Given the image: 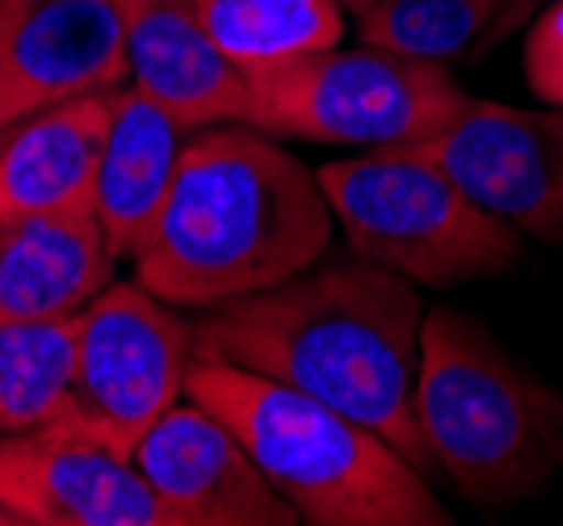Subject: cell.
I'll list each match as a JSON object with an SVG mask.
<instances>
[{"instance_id": "5bb4252c", "label": "cell", "mask_w": 563, "mask_h": 526, "mask_svg": "<svg viewBox=\"0 0 563 526\" xmlns=\"http://www.w3.org/2000/svg\"><path fill=\"white\" fill-rule=\"evenodd\" d=\"M186 140L189 127L173 119L161 101H152L135 85L114 89L93 177V219L114 262L131 257L147 237L173 186Z\"/></svg>"}, {"instance_id": "9c48e42d", "label": "cell", "mask_w": 563, "mask_h": 526, "mask_svg": "<svg viewBox=\"0 0 563 526\" xmlns=\"http://www.w3.org/2000/svg\"><path fill=\"white\" fill-rule=\"evenodd\" d=\"M0 505L18 526H173L131 454L64 421L0 434Z\"/></svg>"}, {"instance_id": "ffe728a7", "label": "cell", "mask_w": 563, "mask_h": 526, "mask_svg": "<svg viewBox=\"0 0 563 526\" xmlns=\"http://www.w3.org/2000/svg\"><path fill=\"white\" fill-rule=\"evenodd\" d=\"M336 4H341V13H350L353 22H357V18L366 13V9H375L378 0H336Z\"/></svg>"}, {"instance_id": "8992f818", "label": "cell", "mask_w": 563, "mask_h": 526, "mask_svg": "<svg viewBox=\"0 0 563 526\" xmlns=\"http://www.w3.org/2000/svg\"><path fill=\"white\" fill-rule=\"evenodd\" d=\"M253 122L274 140L404 152L429 144L463 110L450 68L387 47H324L249 80Z\"/></svg>"}, {"instance_id": "52a82bcc", "label": "cell", "mask_w": 563, "mask_h": 526, "mask_svg": "<svg viewBox=\"0 0 563 526\" xmlns=\"http://www.w3.org/2000/svg\"><path fill=\"white\" fill-rule=\"evenodd\" d=\"M194 325L140 283H106L76 311L71 371L55 421L131 454L186 396Z\"/></svg>"}, {"instance_id": "277c9868", "label": "cell", "mask_w": 563, "mask_h": 526, "mask_svg": "<svg viewBox=\"0 0 563 526\" xmlns=\"http://www.w3.org/2000/svg\"><path fill=\"white\" fill-rule=\"evenodd\" d=\"M412 405L433 468L475 505L521 502L563 463V405L467 311H424Z\"/></svg>"}, {"instance_id": "9a60e30c", "label": "cell", "mask_w": 563, "mask_h": 526, "mask_svg": "<svg viewBox=\"0 0 563 526\" xmlns=\"http://www.w3.org/2000/svg\"><path fill=\"white\" fill-rule=\"evenodd\" d=\"M110 278L93 211L0 223V329L68 320Z\"/></svg>"}, {"instance_id": "30bf717a", "label": "cell", "mask_w": 563, "mask_h": 526, "mask_svg": "<svg viewBox=\"0 0 563 526\" xmlns=\"http://www.w3.org/2000/svg\"><path fill=\"white\" fill-rule=\"evenodd\" d=\"M131 76L114 0H0V127Z\"/></svg>"}, {"instance_id": "8fae6325", "label": "cell", "mask_w": 563, "mask_h": 526, "mask_svg": "<svg viewBox=\"0 0 563 526\" xmlns=\"http://www.w3.org/2000/svg\"><path fill=\"white\" fill-rule=\"evenodd\" d=\"M135 468L173 526H295L299 514L265 480L235 430L181 396L135 442Z\"/></svg>"}, {"instance_id": "3957f363", "label": "cell", "mask_w": 563, "mask_h": 526, "mask_svg": "<svg viewBox=\"0 0 563 526\" xmlns=\"http://www.w3.org/2000/svg\"><path fill=\"white\" fill-rule=\"evenodd\" d=\"M186 396L223 417L265 480L311 526H450L424 472L316 396L219 359H194Z\"/></svg>"}, {"instance_id": "7c38bea8", "label": "cell", "mask_w": 563, "mask_h": 526, "mask_svg": "<svg viewBox=\"0 0 563 526\" xmlns=\"http://www.w3.org/2000/svg\"><path fill=\"white\" fill-rule=\"evenodd\" d=\"M135 85L189 131L253 122V85L214 47L194 0H114Z\"/></svg>"}, {"instance_id": "2e32d148", "label": "cell", "mask_w": 563, "mask_h": 526, "mask_svg": "<svg viewBox=\"0 0 563 526\" xmlns=\"http://www.w3.org/2000/svg\"><path fill=\"white\" fill-rule=\"evenodd\" d=\"M547 0H378L357 18V43L429 64H475L539 13Z\"/></svg>"}, {"instance_id": "e0dca14e", "label": "cell", "mask_w": 563, "mask_h": 526, "mask_svg": "<svg viewBox=\"0 0 563 526\" xmlns=\"http://www.w3.org/2000/svg\"><path fill=\"white\" fill-rule=\"evenodd\" d=\"M214 47L249 80L345 39L336 0H194Z\"/></svg>"}, {"instance_id": "4fadbf2b", "label": "cell", "mask_w": 563, "mask_h": 526, "mask_svg": "<svg viewBox=\"0 0 563 526\" xmlns=\"http://www.w3.org/2000/svg\"><path fill=\"white\" fill-rule=\"evenodd\" d=\"M110 94H89L0 127V223L93 211Z\"/></svg>"}, {"instance_id": "ba28073f", "label": "cell", "mask_w": 563, "mask_h": 526, "mask_svg": "<svg viewBox=\"0 0 563 526\" xmlns=\"http://www.w3.org/2000/svg\"><path fill=\"white\" fill-rule=\"evenodd\" d=\"M421 152L488 216L521 237L563 244V106L521 110L467 97Z\"/></svg>"}, {"instance_id": "44dd1931", "label": "cell", "mask_w": 563, "mask_h": 526, "mask_svg": "<svg viewBox=\"0 0 563 526\" xmlns=\"http://www.w3.org/2000/svg\"><path fill=\"white\" fill-rule=\"evenodd\" d=\"M0 526H18V523H13V514H9L4 505H0Z\"/></svg>"}, {"instance_id": "ac0fdd59", "label": "cell", "mask_w": 563, "mask_h": 526, "mask_svg": "<svg viewBox=\"0 0 563 526\" xmlns=\"http://www.w3.org/2000/svg\"><path fill=\"white\" fill-rule=\"evenodd\" d=\"M71 333L76 316L0 329V434L55 421L71 371Z\"/></svg>"}, {"instance_id": "d6986e66", "label": "cell", "mask_w": 563, "mask_h": 526, "mask_svg": "<svg viewBox=\"0 0 563 526\" xmlns=\"http://www.w3.org/2000/svg\"><path fill=\"white\" fill-rule=\"evenodd\" d=\"M521 68L542 106H563V0L539 9V22L530 25L521 51Z\"/></svg>"}, {"instance_id": "6da1fadb", "label": "cell", "mask_w": 563, "mask_h": 526, "mask_svg": "<svg viewBox=\"0 0 563 526\" xmlns=\"http://www.w3.org/2000/svg\"><path fill=\"white\" fill-rule=\"evenodd\" d=\"M424 299L408 278L362 257L303 270L240 295L194 325V359H219L316 396L383 434L424 476L433 454L417 426Z\"/></svg>"}, {"instance_id": "7a4b0ae2", "label": "cell", "mask_w": 563, "mask_h": 526, "mask_svg": "<svg viewBox=\"0 0 563 526\" xmlns=\"http://www.w3.org/2000/svg\"><path fill=\"white\" fill-rule=\"evenodd\" d=\"M316 168L249 122L198 127L131 253L135 283L173 308H219L303 274L332 244Z\"/></svg>"}, {"instance_id": "5b68a950", "label": "cell", "mask_w": 563, "mask_h": 526, "mask_svg": "<svg viewBox=\"0 0 563 526\" xmlns=\"http://www.w3.org/2000/svg\"><path fill=\"white\" fill-rule=\"evenodd\" d=\"M316 177L353 257L417 287H463L521 257V232L467 198L421 147L329 161Z\"/></svg>"}]
</instances>
